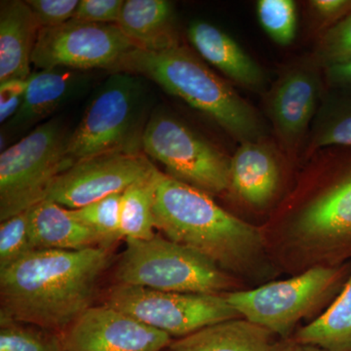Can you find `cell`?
<instances>
[{
	"instance_id": "6da1fadb",
	"label": "cell",
	"mask_w": 351,
	"mask_h": 351,
	"mask_svg": "<svg viewBox=\"0 0 351 351\" xmlns=\"http://www.w3.org/2000/svg\"><path fill=\"white\" fill-rule=\"evenodd\" d=\"M110 247L34 250L0 270V320L64 332L93 306L112 262Z\"/></svg>"
},
{
	"instance_id": "7a4b0ae2",
	"label": "cell",
	"mask_w": 351,
	"mask_h": 351,
	"mask_svg": "<svg viewBox=\"0 0 351 351\" xmlns=\"http://www.w3.org/2000/svg\"><path fill=\"white\" fill-rule=\"evenodd\" d=\"M152 214L154 228L162 237L240 280L260 276L270 263L262 228L228 213L209 193L159 170Z\"/></svg>"
},
{
	"instance_id": "3957f363",
	"label": "cell",
	"mask_w": 351,
	"mask_h": 351,
	"mask_svg": "<svg viewBox=\"0 0 351 351\" xmlns=\"http://www.w3.org/2000/svg\"><path fill=\"white\" fill-rule=\"evenodd\" d=\"M262 228L271 265L297 276L351 260V163L274 228Z\"/></svg>"
},
{
	"instance_id": "277c9868",
	"label": "cell",
	"mask_w": 351,
	"mask_h": 351,
	"mask_svg": "<svg viewBox=\"0 0 351 351\" xmlns=\"http://www.w3.org/2000/svg\"><path fill=\"white\" fill-rule=\"evenodd\" d=\"M112 71L149 78L241 140L250 142L260 133V122L250 106L179 43L157 51L135 47Z\"/></svg>"
},
{
	"instance_id": "5b68a950",
	"label": "cell",
	"mask_w": 351,
	"mask_h": 351,
	"mask_svg": "<svg viewBox=\"0 0 351 351\" xmlns=\"http://www.w3.org/2000/svg\"><path fill=\"white\" fill-rule=\"evenodd\" d=\"M121 285L184 294L225 295L243 290L237 277L196 252L164 237L126 240L115 267Z\"/></svg>"
},
{
	"instance_id": "8992f818",
	"label": "cell",
	"mask_w": 351,
	"mask_h": 351,
	"mask_svg": "<svg viewBox=\"0 0 351 351\" xmlns=\"http://www.w3.org/2000/svg\"><path fill=\"white\" fill-rule=\"evenodd\" d=\"M350 274L351 262L315 265L286 280L233 291L225 297L240 317L286 339L292 338L300 321L332 304Z\"/></svg>"
},
{
	"instance_id": "52a82bcc",
	"label": "cell",
	"mask_w": 351,
	"mask_h": 351,
	"mask_svg": "<svg viewBox=\"0 0 351 351\" xmlns=\"http://www.w3.org/2000/svg\"><path fill=\"white\" fill-rule=\"evenodd\" d=\"M142 82L137 75L113 73L101 85L69 136L66 156L73 164L112 152H141L147 122Z\"/></svg>"
},
{
	"instance_id": "ba28073f",
	"label": "cell",
	"mask_w": 351,
	"mask_h": 351,
	"mask_svg": "<svg viewBox=\"0 0 351 351\" xmlns=\"http://www.w3.org/2000/svg\"><path fill=\"white\" fill-rule=\"evenodd\" d=\"M69 136L58 120L41 124L0 156V221L45 200L60 175L73 165Z\"/></svg>"
},
{
	"instance_id": "9c48e42d",
	"label": "cell",
	"mask_w": 351,
	"mask_h": 351,
	"mask_svg": "<svg viewBox=\"0 0 351 351\" xmlns=\"http://www.w3.org/2000/svg\"><path fill=\"white\" fill-rule=\"evenodd\" d=\"M142 149L162 164L166 174L211 195L230 186V160L168 113L156 112L145 124Z\"/></svg>"
},
{
	"instance_id": "30bf717a",
	"label": "cell",
	"mask_w": 351,
	"mask_h": 351,
	"mask_svg": "<svg viewBox=\"0 0 351 351\" xmlns=\"http://www.w3.org/2000/svg\"><path fill=\"white\" fill-rule=\"evenodd\" d=\"M106 304L169 335L172 339L189 336L223 321L241 318L226 301L225 295L163 292L121 284L110 289Z\"/></svg>"
},
{
	"instance_id": "8fae6325",
	"label": "cell",
	"mask_w": 351,
	"mask_h": 351,
	"mask_svg": "<svg viewBox=\"0 0 351 351\" xmlns=\"http://www.w3.org/2000/svg\"><path fill=\"white\" fill-rule=\"evenodd\" d=\"M135 47L117 25L71 19L57 27L40 29L32 64L41 69L113 71Z\"/></svg>"
},
{
	"instance_id": "7c38bea8",
	"label": "cell",
	"mask_w": 351,
	"mask_h": 351,
	"mask_svg": "<svg viewBox=\"0 0 351 351\" xmlns=\"http://www.w3.org/2000/svg\"><path fill=\"white\" fill-rule=\"evenodd\" d=\"M156 170L142 152H112L78 161L58 177L46 199L77 209L115 193Z\"/></svg>"
},
{
	"instance_id": "4fadbf2b",
	"label": "cell",
	"mask_w": 351,
	"mask_h": 351,
	"mask_svg": "<svg viewBox=\"0 0 351 351\" xmlns=\"http://www.w3.org/2000/svg\"><path fill=\"white\" fill-rule=\"evenodd\" d=\"M60 337L64 351H162L173 341L106 304L88 308Z\"/></svg>"
},
{
	"instance_id": "5bb4252c",
	"label": "cell",
	"mask_w": 351,
	"mask_h": 351,
	"mask_svg": "<svg viewBox=\"0 0 351 351\" xmlns=\"http://www.w3.org/2000/svg\"><path fill=\"white\" fill-rule=\"evenodd\" d=\"M27 1H1L0 5V82L27 80L39 31Z\"/></svg>"
},
{
	"instance_id": "9a60e30c",
	"label": "cell",
	"mask_w": 351,
	"mask_h": 351,
	"mask_svg": "<svg viewBox=\"0 0 351 351\" xmlns=\"http://www.w3.org/2000/svg\"><path fill=\"white\" fill-rule=\"evenodd\" d=\"M34 250L80 251L107 246L101 237L73 218L69 209L45 199L29 209Z\"/></svg>"
},
{
	"instance_id": "2e32d148",
	"label": "cell",
	"mask_w": 351,
	"mask_h": 351,
	"mask_svg": "<svg viewBox=\"0 0 351 351\" xmlns=\"http://www.w3.org/2000/svg\"><path fill=\"white\" fill-rule=\"evenodd\" d=\"M280 184L276 158L267 149L246 142L230 160V186L240 199L263 208L274 199Z\"/></svg>"
},
{
	"instance_id": "e0dca14e",
	"label": "cell",
	"mask_w": 351,
	"mask_h": 351,
	"mask_svg": "<svg viewBox=\"0 0 351 351\" xmlns=\"http://www.w3.org/2000/svg\"><path fill=\"white\" fill-rule=\"evenodd\" d=\"M189 41L198 53L234 82L257 87L263 82V71L234 39L219 27L195 21L188 29Z\"/></svg>"
},
{
	"instance_id": "ac0fdd59",
	"label": "cell",
	"mask_w": 351,
	"mask_h": 351,
	"mask_svg": "<svg viewBox=\"0 0 351 351\" xmlns=\"http://www.w3.org/2000/svg\"><path fill=\"white\" fill-rule=\"evenodd\" d=\"M117 25L140 49L162 50L179 43L167 0H126Z\"/></svg>"
},
{
	"instance_id": "d6986e66",
	"label": "cell",
	"mask_w": 351,
	"mask_h": 351,
	"mask_svg": "<svg viewBox=\"0 0 351 351\" xmlns=\"http://www.w3.org/2000/svg\"><path fill=\"white\" fill-rule=\"evenodd\" d=\"M274 335L244 319L223 321L176 339L167 351H271Z\"/></svg>"
},
{
	"instance_id": "ffe728a7",
	"label": "cell",
	"mask_w": 351,
	"mask_h": 351,
	"mask_svg": "<svg viewBox=\"0 0 351 351\" xmlns=\"http://www.w3.org/2000/svg\"><path fill=\"white\" fill-rule=\"evenodd\" d=\"M24 103L19 112L9 120L12 129H24L54 112L75 93V73L69 69H41L27 80Z\"/></svg>"
},
{
	"instance_id": "44dd1931",
	"label": "cell",
	"mask_w": 351,
	"mask_h": 351,
	"mask_svg": "<svg viewBox=\"0 0 351 351\" xmlns=\"http://www.w3.org/2000/svg\"><path fill=\"white\" fill-rule=\"evenodd\" d=\"M317 100V86L308 73L295 71L286 76L272 100V114L279 131L293 138L306 130Z\"/></svg>"
},
{
	"instance_id": "7402d4cb",
	"label": "cell",
	"mask_w": 351,
	"mask_h": 351,
	"mask_svg": "<svg viewBox=\"0 0 351 351\" xmlns=\"http://www.w3.org/2000/svg\"><path fill=\"white\" fill-rule=\"evenodd\" d=\"M292 338L328 351H351V274L326 311L298 329Z\"/></svg>"
},
{
	"instance_id": "603a6c76",
	"label": "cell",
	"mask_w": 351,
	"mask_h": 351,
	"mask_svg": "<svg viewBox=\"0 0 351 351\" xmlns=\"http://www.w3.org/2000/svg\"><path fill=\"white\" fill-rule=\"evenodd\" d=\"M157 171L122 193L120 226L126 240H145L156 235L152 207Z\"/></svg>"
},
{
	"instance_id": "cb8c5ba5",
	"label": "cell",
	"mask_w": 351,
	"mask_h": 351,
	"mask_svg": "<svg viewBox=\"0 0 351 351\" xmlns=\"http://www.w3.org/2000/svg\"><path fill=\"white\" fill-rule=\"evenodd\" d=\"M122 193H115L93 203L69 209V213L82 225L101 237L107 246L123 239L120 226Z\"/></svg>"
},
{
	"instance_id": "d4e9b609",
	"label": "cell",
	"mask_w": 351,
	"mask_h": 351,
	"mask_svg": "<svg viewBox=\"0 0 351 351\" xmlns=\"http://www.w3.org/2000/svg\"><path fill=\"white\" fill-rule=\"evenodd\" d=\"M13 320H0V351H64L58 332Z\"/></svg>"
},
{
	"instance_id": "484cf974",
	"label": "cell",
	"mask_w": 351,
	"mask_h": 351,
	"mask_svg": "<svg viewBox=\"0 0 351 351\" xmlns=\"http://www.w3.org/2000/svg\"><path fill=\"white\" fill-rule=\"evenodd\" d=\"M258 21L267 34L280 45L294 40L297 29V10L292 0H260Z\"/></svg>"
},
{
	"instance_id": "4316f807",
	"label": "cell",
	"mask_w": 351,
	"mask_h": 351,
	"mask_svg": "<svg viewBox=\"0 0 351 351\" xmlns=\"http://www.w3.org/2000/svg\"><path fill=\"white\" fill-rule=\"evenodd\" d=\"M29 230V210L0 221V270L8 269L34 251Z\"/></svg>"
},
{
	"instance_id": "83f0119b",
	"label": "cell",
	"mask_w": 351,
	"mask_h": 351,
	"mask_svg": "<svg viewBox=\"0 0 351 351\" xmlns=\"http://www.w3.org/2000/svg\"><path fill=\"white\" fill-rule=\"evenodd\" d=\"M321 53L328 66L351 60V10L323 38Z\"/></svg>"
},
{
	"instance_id": "f1b7e54d",
	"label": "cell",
	"mask_w": 351,
	"mask_h": 351,
	"mask_svg": "<svg viewBox=\"0 0 351 351\" xmlns=\"http://www.w3.org/2000/svg\"><path fill=\"white\" fill-rule=\"evenodd\" d=\"M39 25L43 27H53L61 25L73 16L80 1L77 0H27Z\"/></svg>"
},
{
	"instance_id": "f546056e",
	"label": "cell",
	"mask_w": 351,
	"mask_h": 351,
	"mask_svg": "<svg viewBox=\"0 0 351 351\" xmlns=\"http://www.w3.org/2000/svg\"><path fill=\"white\" fill-rule=\"evenodd\" d=\"M124 3L123 0H82L73 19L92 24L117 25Z\"/></svg>"
},
{
	"instance_id": "4dcf8cb0",
	"label": "cell",
	"mask_w": 351,
	"mask_h": 351,
	"mask_svg": "<svg viewBox=\"0 0 351 351\" xmlns=\"http://www.w3.org/2000/svg\"><path fill=\"white\" fill-rule=\"evenodd\" d=\"M316 145L319 147H351V108L339 112L321 132Z\"/></svg>"
},
{
	"instance_id": "1f68e13d",
	"label": "cell",
	"mask_w": 351,
	"mask_h": 351,
	"mask_svg": "<svg viewBox=\"0 0 351 351\" xmlns=\"http://www.w3.org/2000/svg\"><path fill=\"white\" fill-rule=\"evenodd\" d=\"M27 80L0 82V121L5 123L19 112L27 91Z\"/></svg>"
},
{
	"instance_id": "d6a6232c",
	"label": "cell",
	"mask_w": 351,
	"mask_h": 351,
	"mask_svg": "<svg viewBox=\"0 0 351 351\" xmlns=\"http://www.w3.org/2000/svg\"><path fill=\"white\" fill-rule=\"evenodd\" d=\"M311 5L325 18H343L351 10V1L348 0H314Z\"/></svg>"
},
{
	"instance_id": "836d02e7",
	"label": "cell",
	"mask_w": 351,
	"mask_h": 351,
	"mask_svg": "<svg viewBox=\"0 0 351 351\" xmlns=\"http://www.w3.org/2000/svg\"><path fill=\"white\" fill-rule=\"evenodd\" d=\"M328 75L331 78L332 82L341 86L351 88V60L345 62L328 66Z\"/></svg>"
},
{
	"instance_id": "e575fe53",
	"label": "cell",
	"mask_w": 351,
	"mask_h": 351,
	"mask_svg": "<svg viewBox=\"0 0 351 351\" xmlns=\"http://www.w3.org/2000/svg\"><path fill=\"white\" fill-rule=\"evenodd\" d=\"M271 351H328L319 346L308 345V343H300L293 338L286 339H279L274 341Z\"/></svg>"
}]
</instances>
